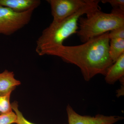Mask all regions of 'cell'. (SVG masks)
<instances>
[{
    "label": "cell",
    "instance_id": "obj_1",
    "mask_svg": "<svg viewBox=\"0 0 124 124\" xmlns=\"http://www.w3.org/2000/svg\"><path fill=\"white\" fill-rule=\"evenodd\" d=\"M108 32L91 38L82 45H63L48 50L45 55H54L79 68L85 80L101 74L105 76L113 64L109 54Z\"/></svg>",
    "mask_w": 124,
    "mask_h": 124
},
{
    "label": "cell",
    "instance_id": "obj_2",
    "mask_svg": "<svg viewBox=\"0 0 124 124\" xmlns=\"http://www.w3.org/2000/svg\"><path fill=\"white\" fill-rule=\"evenodd\" d=\"M99 0L91 2L70 17L58 22H52L45 29L36 41V51L39 55H45L48 50L62 46L63 41L70 36L77 33L78 21L82 15L100 8Z\"/></svg>",
    "mask_w": 124,
    "mask_h": 124
},
{
    "label": "cell",
    "instance_id": "obj_3",
    "mask_svg": "<svg viewBox=\"0 0 124 124\" xmlns=\"http://www.w3.org/2000/svg\"><path fill=\"white\" fill-rule=\"evenodd\" d=\"M80 17L78 21L79 30L77 33L81 42L109 32L124 26V11L113 9L110 13L102 12L99 8Z\"/></svg>",
    "mask_w": 124,
    "mask_h": 124
},
{
    "label": "cell",
    "instance_id": "obj_4",
    "mask_svg": "<svg viewBox=\"0 0 124 124\" xmlns=\"http://www.w3.org/2000/svg\"><path fill=\"white\" fill-rule=\"evenodd\" d=\"M35 9L17 12L0 6V34L11 35L27 25Z\"/></svg>",
    "mask_w": 124,
    "mask_h": 124
},
{
    "label": "cell",
    "instance_id": "obj_5",
    "mask_svg": "<svg viewBox=\"0 0 124 124\" xmlns=\"http://www.w3.org/2000/svg\"><path fill=\"white\" fill-rule=\"evenodd\" d=\"M51 7L53 22H58L70 17L86 6L91 0H48Z\"/></svg>",
    "mask_w": 124,
    "mask_h": 124
},
{
    "label": "cell",
    "instance_id": "obj_6",
    "mask_svg": "<svg viewBox=\"0 0 124 124\" xmlns=\"http://www.w3.org/2000/svg\"><path fill=\"white\" fill-rule=\"evenodd\" d=\"M66 111L69 124H113L124 119L122 116L100 114L94 116H81L76 112L69 104L67 106Z\"/></svg>",
    "mask_w": 124,
    "mask_h": 124
},
{
    "label": "cell",
    "instance_id": "obj_7",
    "mask_svg": "<svg viewBox=\"0 0 124 124\" xmlns=\"http://www.w3.org/2000/svg\"><path fill=\"white\" fill-rule=\"evenodd\" d=\"M39 0H0V6L17 12H23L35 9L40 4Z\"/></svg>",
    "mask_w": 124,
    "mask_h": 124
},
{
    "label": "cell",
    "instance_id": "obj_8",
    "mask_svg": "<svg viewBox=\"0 0 124 124\" xmlns=\"http://www.w3.org/2000/svg\"><path fill=\"white\" fill-rule=\"evenodd\" d=\"M114 63L108 69L105 75L106 82L108 84H114L124 77V54Z\"/></svg>",
    "mask_w": 124,
    "mask_h": 124
},
{
    "label": "cell",
    "instance_id": "obj_9",
    "mask_svg": "<svg viewBox=\"0 0 124 124\" xmlns=\"http://www.w3.org/2000/svg\"><path fill=\"white\" fill-rule=\"evenodd\" d=\"M20 84V81L15 78L13 72L6 70L0 73V94L11 93L16 86Z\"/></svg>",
    "mask_w": 124,
    "mask_h": 124
},
{
    "label": "cell",
    "instance_id": "obj_10",
    "mask_svg": "<svg viewBox=\"0 0 124 124\" xmlns=\"http://www.w3.org/2000/svg\"><path fill=\"white\" fill-rule=\"evenodd\" d=\"M109 54L114 63L124 54V39L114 38L110 39Z\"/></svg>",
    "mask_w": 124,
    "mask_h": 124
},
{
    "label": "cell",
    "instance_id": "obj_11",
    "mask_svg": "<svg viewBox=\"0 0 124 124\" xmlns=\"http://www.w3.org/2000/svg\"><path fill=\"white\" fill-rule=\"evenodd\" d=\"M11 94H0V116L7 115L13 112L10 101Z\"/></svg>",
    "mask_w": 124,
    "mask_h": 124
},
{
    "label": "cell",
    "instance_id": "obj_12",
    "mask_svg": "<svg viewBox=\"0 0 124 124\" xmlns=\"http://www.w3.org/2000/svg\"><path fill=\"white\" fill-rule=\"evenodd\" d=\"M12 110L14 111L17 116L16 124H35L29 122L24 118L22 112L19 110L18 102L15 101L11 103Z\"/></svg>",
    "mask_w": 124,
    "mask_h": 124
},
{
    "label": "cell",
    "instance_id": "obj_13",
    "mask_svg": "<svg viewBox=\"0 0 124 124\" xmlns=\"http://www.w3.org/2000/svg\"><path fill=\"white\" fill-rule=\"evenodd\" d=\"M17 116L13 111L7 115L0 116V124H16Z\"/></svg>",
    "mask_w": 124,
    "mask_h": 124
},
{
    "label": "cell",
    "instance_id": "obj_14",
    "mask_svg": "<svg viewBox=\"0 0 124 124\" xmlns=\"http://www.w3.org/2000/svg\"><path fill=\"white\" fill-rule=\"evenodd\" d=\"M108 36L110 39L114 38L124 39V26L109 32Z\"/></svg>",
    "mask_w": 124,
    "mask_h": 124
},
{
    "label": "cell",
    "instance_id": "obj_15",
    "mask_svg": "<svg viewBox=\"0 0 124 124\" xmlns=\"http://www.w3.org/2000/svg\"><path fill=\"white\" fill-rule=\"evenodd\" d=\"M101 1L104 4L109 3L113 9H120L124 11V0H103Z\"/></svg>",
    "mask_w": 124,
    "mask_h": 124
}]
</instances>
